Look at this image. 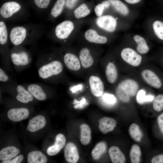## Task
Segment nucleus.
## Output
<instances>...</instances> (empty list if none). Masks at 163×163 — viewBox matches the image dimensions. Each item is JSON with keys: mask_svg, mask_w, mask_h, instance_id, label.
I'll use <instances>...</instances> for the list:
<instances>
[{"mask_svg": "<svg viewBox=\"0 0 163 163\" xmlns=\"http://www.w3.org/2000/svg\"><path fill=\"white\" fill-rule=\"evenodd\" d=\"M141 155V152L139 147L136 144L133 145L130 152V157L131 162L139 163Z\"/></svg>", "mask_w": 163, "mask_h": 163, "instance_id": "33", "label": "nucleus"}, {"mask_svg": "<svg viewBox=\"0 0 163 163\" xmlns=\"http://www.w3.org/2000/svg\"><path fill=\"white\" fill-rule=\"evenodd\" d=\"M63 61L66 67L70 70L77 71L82 67L78 56L72 52H67L63 56Z\"/></svg>", "mask_w": 163, "mask_h": 163, "instance_id": "11", "label": "nucleus"}, {"mask_svg": "<svg viewBox=\"0 0 163 163\" xmlns=\"http://www.w3.org/2000/svg\"><path fill=\"white\" fill-rule=\"evenodd\" d=\"M153 107L154 109L157 112L163 110V94H159L155 98Z\"/></svg>", "mask_w": 163, "mask_h": 163, "instance_id": "38", "label": "nucleus"}, {"mask_svg": "<svg viewBox=\"0 0 163 163\" xmlns=\"http://www.w3.org/2000/svg\"><path fill=\"white\" fill-rule=\"evenodd\" d=\"M114 10L120 14L126 15L128 14L129 10L126 6L120 0H107Z\"/></svg>", "mask_w": 163, "mask_h": 163, "instance_id": "29", "label": "nucleus"}, {"mask_svg": "<svg viewBox=\"0 0 163 163\" xmlns=\"http://www.w3.org/2000/svg\"><path fill=\"white\" fill-rule=\"evenodd\" d=\"M130 96H134L139 88L138 83L132 79H126L121 82L118 85Z\"/></svg>", "mask_w": 163, "mask_h": 163, "instance_id": "18", "label": "nucleus"}, {"mask_svg": "<svg viewBox=\"0 0 163 163\" xmlns=\"http://www.w3.org/2000/svg\"><path fill=\"white\" fill-rule=\"evenodd\" d=\"M16 89L18 94L16 98L18 101L24 103H27L33 100V96L22 86L18 85Z\"/></svg>", "mask_w": 163, "mask_h": 163, "instance_id": "24", "label": "nucleus"}, {"mask_svg": "<svg viewBox=\"0 0 163 163\" xmlns=\"http://www.w3.org/2000/svg\"><path fill=\"white\" fill-rule=\"evenodd\" d=\"M66 142V139L64 135L62 133L58 134L56 136L54 144L47 149V154L50 156L57 154L64 147Z\"/></svg>", "mask_w": 163, "mask_h": 163, "instance_id": "14", "label": "nucleus"}, {"mask_svg": "<svg viewBox=\"0 0 163 163\" xmlns=\"http://www.w3.org/2000/svg\"><path fill=\"white\" fill-rule=\"evenodd\" d=\"M153 27L155 35L159 39L163 40V22L156 21L153 23Z\"/></svg>", "mask_w": 163, "mask_h": 163, "instance_id": "37", "label": "nucleus"}, {"mask_svg": "<svg viewBox=\"0 0 163 163\" xmlns=\"http://www.w3.org/2000/svg\"><path fill=\"white\" fill-rule=\"evenodd\" d=\"M121 56L124 61L134 66H139L142 61V56L130 48L123 49L121 52Z\"/></svg>", "mask_w": 163, "mask_h": 163, "instance_id": "6", "label": "nucleus"}, {"mask_svg": "<svg viewBox=\"0 0 163 163\" xmlns=\"http://www.w3.org/2000/svg\"><path fill=\"white\" fill-rule=\"evenodd\" d=\"M154 97L152 95H145V92L143 90H141L138 92L136 96L137 102L140 104L152 101Z\"/></svg>", "mask_w": 163, "mask_h": 163, "instance_id": "34", "label": "nucleus"}, {"mask_svg": "<svg viewBox=\"0 0 163 163\" xmlns=\"http://www.w3.org/2000/svg\"><path fill=\"white\" fill-rule=\"evenodd\" d=\"M27 161L29 163H45L47 161V158L40 151H34L28 154Z\"/></svg>", "mask_w": 163, "mask_h": 163, "instance_id": "25", "label": "nucleus"}, {"mask_svg": "<svg viewBox=\"0 0 163 163\" xmlns=\"http://www.w3.org/2000/svg\"><path fill=\"white\" fill-rule=\"evenodd\" d=\"M66 0H56L51 8L48 15L50 20L53 21L64 11Z\"/></svg>", "mask_w": 163, "mask_h": 163, "instance_id": "16", "label": "nucleus"}, {"mask_svg": "<svg viewBox=\"0 0 163 163\" xmlns=\"http://www.w3.org/2000/svg\"><path fill=\"white\" fill-rule=\"evenodd\" d=\"M103 101L107 105L111 106L114 104L116 101V99L113 94L105 93L102 96Z\"/></svg>", "mask_w": 163, "mask_h": 163, "instance_id": "39", "label": "nucleus"}, {"mask_svg": "<svg viewBox=\"0 0 163 163\" xmlns=\"http://www.w3.org/2000/svg\"><path fill=\"white\" fill-rule=\"evenodd\" d=\"M29 111L25 108H13L9 110L7 113L10 120L18 122L26 119L28 116Z\"/></svg>", "mask_w": 163, "mask_h": 163, "instance_id": "13", "label": "nucleus"}, {"mask_svg": "<svg viewBox=\"0 0 163 163\" xmlns=\"http://www.w3.org/2000/svg\"><path fill=\"white\" fill-rule=\"evenodd\" d=\"M91 12V9L86 4L83 3L75 8L72 14L75 18L80 19L88 16Z\"/></svg>", "mask_w": 163, "mask_h": 163, "instance_id": "26", "label": "nucleus"}, {"mask_svg": "<svg viewBox=\"0 0 163 163\" xmlns=\"http://www.w3.org/2000/svg\"><path fill=\"white\" fill-rule=\"evenodd\" d=\"M88 84L90 92L94 96L99 97L103 95L104 85L99 76L94 75L90 76L88 79Z\"/></svg>", "mask_w": 163, "mask_h": 163, "instance_id": "7", "label": "nucleus"}, {"mask_svg": "<svg viewBox=\"0 0 163 163\" xmlns=\"http://www.w3.org/2000/svg\"><path fill=\"white\" fill-rule=\"evenodd\" d=\"M19 152V149L14 146L5 147L0 150V159L2 160L10 159L17 156Z\"/></svg>", "mask_w": 163, "mask_h": 163, "instance_id": "27", "label": "nucleus"}, {"mask_svg": "<svg viewBox=\"0 0 163 163\" xmlns=\"http://www.w3.org/2000/svg\"><path fill=\"white\" fill-rule=\"evenodd\" d=\"M142 77L145 82L151 87L156 89L161 88L163 86L162 82L158 75L153 71L149 69L143 71Z\"/></svg>", "mask_w": 163, "mask_h": 163, "instance_id": "10", "label": "nucleus"}, {"mask_svg": "<svg viewBox=\"0 0 163 163\" xmlns=\"http://www.w3.org/2000/svg\"><path fill=\"white\" fill-rule=\"evenodd\" d=\"M76 29V23L67 19L57 24L49 33L50 38L62 42H66L72 37Z\"/></svg>", "mask_w": 163, "mask_h": 163, "instance_id": "3", "label": "nucleus"}, {"mask_svg": "<svg viewBox=\"0 0 163 163\" xmlns=\"http://www.w3.org/2000/svg\"><path fill=\"white\" fill-rule=\"evenodd\" d=\"M134 39L137 44V50L141 54L147 53L149 50V48L145 39L139 35H136Z\"/></svg>", "mask_w": 163, "mask_h": 163, "instance_id": "31", "label": "nucleus"}, {"mask_svg": "<svg viewBox=\"0 0 163 163\" xmlns=\"http://www.w3.org/2000/svg\"><path fill=\"white\" fill-rule=\"evenodd\" d=\"M63 69L61 62L58 60H54L42 66L39 69L38 73L42 78L46 79L61 73Z\"/></svg>", "mask_w": 163, "mask_h": 163, "instance_id": "4", "label": "nucleus"}, {"mask_svg": "<svg viewBox=\"0 0 163 163\" xmlns=\"http://www.w3.org/2000/svg\"><path fill=\"white\" fill-rule=\"evenodd\" d=\"M79 0H66L65 8L64 11L65 16L69 17L71 12L74 10Z\"/></svg>", "mask_w": 163, "mask_h": 163, "instance_id": "36", "label": "nucleus"}, {"mask_svg": "<svg viewBox=\"0 0 163 163\" xmlns=\"http://www.w3.org/2000/svg\"><path fill=\"white\" fill-rule=\"evenodd\" d=\"M152 163H163V154L153 157L151 161Z\"/></svg>", "mask_w": 163, "mask_h": 163, "instance_id": "41", "label": "nucleus"}, {"mask_svg": "<svg viewBox=\"0 0 163 163\" xmlns=\"http://www.w3.org/2000/svg\"><path fill=\"white\" fill-rule=\"evenodd\" d=\"M117 18H115L110 15H104L97 17L94 21V25L98 29L112 32L116 30Z\"/></svg>", "mask_w": 163, "mask_h": 163, "instance_id": "5", "label": "nucleus"}, {"mask_svg": "<svg viewBox=\"0 0 163 163\" xmlns=\"http://www.w3.org/2000/svg\"><path fill=\"white\" fill-rule=\"evenodd\" d=\"M129 133L132 138L135 141L139 142L141 139L142 135L139 126L135 123H132L130 126Z\"/></svg>", "mask_w": 163, "mask_h": 163, "instance_id": "32", "label": "nucleus"}, {"mask_svg": "<svg viewBox=\"0 0 163 163\" xmlns=\"http://www.w3.org/2000/svg\"><path fill=\"white\" fill-rule=\"evenodd\" d=\"M8 79V77L4 71L0 69V81L1 82H6Z\"/></svg>", "mask_w": 163, "mask_h": 163, "instance_id": "42", "label": "nucleus"}, {"mask_svg": "<svg viewBox=\"0 0 163 163\" xmlns=\"http://www.w3.org/2000/svg\"><path fill=\"white\" fill-rule=\"evenodd\" d=\"M84 37L87 42L96 44H104L107 41L106 37L100 34L97 30L93 28H89L85 32Z\"/></svg>", "mask_w": 163, "mask_h": 163, "instance_id": "9", "label": "nucleus"}, {"mask_svg": "<svg viewBox=\"0 0 163 163\" xmlns=\"http://www.w3.org/2000/svg\"><path fill=\"white\" fill-rule=\"evenodd\" d=\"M116 124V122L114 119L105 117L100 121L98 127L101 131L104 134H106L113 130Z\"/></svg>", "mask_w": 163, "mask_h": 163, "instance_id": "19", "label": "nucleus"}, {"mask_svg": "<svg viewBox=\"0 0 163 163\" xmlns=\"http://www.w3.org/2000/svg\"><path fill=\"white\" fill-rule=\"evenodd\" d=\"M11 160L9 159H7V160H3L2 163H11Z\"/></svg>", "mask_w": 163, "mask_h": 163, "instance_id": "47", "label": "nucleus"}, {"mask_svg": "<svg viewBox=\"0 0 163 163\" xmlns=\"http://www.w3.org/2000/svg\"><path fill=\"white\" fill-rule=\"evenodd\" d=\"M106 9L104 5L101 3L96 5L94 8V12L97 17L103 15L104 9Z\"/></svg>", "mask_w": 163, "mask_h": 163, "instance_id": "40", "label": "nucleus"}, {"mask_svg": "<svg viewBox=\"0 0 163 163\" xmlns=\"http://www.w3.org/2000/svg\"><path fill=\"white\" fill-rule=\"evenodd\" d=\"M101 3L104 5L106 9L108 8L110 5V2L107 0L103 1Z\"/></svg>", "mask_w": 163, "mask_h": 163, "instance_id": "45", "label": "nucleus"}, {"mask_svg": "<svg viewBox=\"0 0 163 163\" xmlns=\"http://www.w3.org/2000/svg\"><path fill=\"white\" fill-rule=\"evenodd\" d=\"M46 123L45 117L42 115H38L30 120L27 130L31 132H34L43 128Z\"/></svg>", "mask_w": 163, "mask_h": 163, "instance_id": "17", "label": "nucleus"}, {"mask_svg": "<svg viewBox=\"0 0 163 163\" xmlns=\"http://www.w3.org/2000/svg\"><path fill=\"white\" fill-rule=\"evenodd\" d=\"M116 94L122 102L127 103L130 100V96L120 86L118 85L115 89Z\"/></svg>", "mask_w": 163, "mask_h": 163, "instance_id": "35", "label": "nucleus"}, {"mask_svg": "<svg viewBox=\"0 0 163 163\" xmlns=\"http://www.w3.org/2000/svg\"><path fill=\"white\" fill-rule=\"evenodd\" d=\"M107 145L105 142H101L97 143L92 149L91 155L95 160H98L105 152Z\"/></svg>", "mask_w": 163, "mask_h": 163, "instance_id": "30", "label": "nucleus"}, {"mask_svg": "<svg viewBox=\"0 0 163 163\" xmlns=\"http://www.w3.org/2000/svg\"><path fill=\"white\" fill-rule=\"evenodd\" d=\"M10 56L12 63L16 66H25L29 63V55L25 51L12 52Z\"/></svg>", "mask_w": 163, "mask_h": 163, "instance_id": "15", "label": "nucleus"}, {"mask_svg": "<svg viewBox=\"0 0 163 163\" xmlns=\"http://www.w3.org/2000/svg\"><path fill=\"white\" fill-rule=\"evenodd\" d=\"M80 141L83 145H87L90 142L91 139V131L88 125L82 124L80 126Z\"/></svg>", "mask_w": 163, "mask_h": 163, "instance_id": "28", "label": "nucleus"}, {"mask_svg": "<svg viewBox=\"0 0 163 163\" xmlns=\"http://www.w3.org/2000/svg\"><path fill=\"white\" fill-rule=\"evenodd\" d=\"M127 3L131 4H134L139 2L141 0H125Z\"/></svg>", "mask_w": 163, "mask_h": 163, "instance_id": "46", "label": "nucleus"}, {"mask_svg": "<svg viewBox=\"0 0 163 163\" xmlns=\"http://www.w3.org/2000/svg\"><path fill=\"white\" fill-rule=\"evenodd\" d=\"M109 154L111 161L113 163H124L126 158L118 147L112 146L109 149Z\"/></svg>", "mask_w": 163, "mask_h": 163, "instance_id": "20", "label": "nucleus"}, {"mask_svg": "<svg viewBox=\"0 0 163 163\" xmlns=\"http://www.w3.org/2000/svg\"><path fill=\"white\" fill-rule=\"evenodd\" d=\"M64 155L68 163H75L78 161L79 155L77 148L74 143L69 142L66 144L64 150Z\"/></svg>", "mask_w": 163, "mask_h": 163, "instance_id": "12", "label": "nucleus"}, {"mask_svg": "<svg viewBox=\"0 0 163 163\" xmlns=\"http://www.w3.org/2000/svg\"><path fill=\"white\" fill-rule=\"evenodd\" d=\"M157 121L160 129L163 133V113L158 117Z\"/></svg>", "mask_w": 163, "mask_h": 163, "instance_id": "43", "label": "nucleus"}, {"mask_svg": "<svg viewBox=\"0 0 163 163\" xmlns=\"http://www.w3.org/2000/svg\"><path fill=\"white\" fill-rule=\"evenodd\" d=\"M53 0H29V4L40 12L47 11L50 8Z\"/></svg>", "mask_w": 163, "mask_h": 163, "instance_id": "21", "label": "nucleus"}, {"mask_svg": "<svg viewBox=\"0 0 163 163\" xmlns=\"http://www.w3.org/2000/svg\"><path fill=\"white\" fill-rule=\"evenodd\" d=\"M27 90L30 94L36 99L44 100L46 98V95L41 87L36 84H31L28 86Z\"/></svg>", "mask_w": 163, "mask_h": 163, "instance_id": "23", "label": "nucleus"}, {"mask_svg": "<svg viewBox=\"0 0 163 163\" xmlns=\"http://www.w3.org/2000/svg\"><path fill=\"white\" fill-rule=\"evenodd\" d=\"M78 56L82 67L84 69H88L93 65L94 57L91 50L87 46L82 47L79 50Z\"/></svg>", "mask_w": 163, "mask_h": 163, "instance_id": "8", "label": "nucleus"}, {"mask_svg": "<svg viewBox=\"0 0 163 163\" xmlns=\"http://www.w3.org/2000/svg\"><path fill=\"white\" fill-rule=\"evenodd\" d=\"M8 28L9 40L16 46L36 41L46 30L44 25L32 23L12 26Z\"/></svg>", "mask_w": 163, "mask_h": 163, "instance_id": "1", "label": "nucleus"}, {"mask_svg": "<svg viewBox=\"0 0 163 163\" xmlns=\"http://www.w3.org/2000/svg\"><path fill=\"white\" fill-rule=\"evenodd\" d=\"M27 4L23 0H3L0 7V19L6 21H19L28 16Z\"/></svg>", "mask_w": 163, "mask_h": 163, "instance_id": "2", "label": "nucleus"}, {"mask_svg": "<svg viewBox=\"0 0 163 163\" xmlns=\"http://www.w3.org/2000/svg\"><path fill=\"white\" fill-rule=\"evenodd\" d=\"M23 159V156L22 155H20L12 160L11 163H20Z\"/></svg>", "mask_w": 163, "mask_h": 163, "instance_id": "44", "label": "nucleus"}, {"mask_svg": "<svg viewBox=\"0 0 163 163\" xmlns=\"http://www.w3.org/2000/svg\"><path fill=\"white\" fill-rule=\"evenodd\" d=\"M106 77L108 82L110 84L114 83L118 77V72L117 68L114 63L108 62L105 71Z\"/></svg>", "mask_w": 163, "mask_h": 163, "instance_id": "22", "label": "nucleus"}]
</instances>
